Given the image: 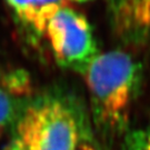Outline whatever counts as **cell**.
<instances>
[{
    "instance_id": "ba28073f",
    "label": "cell",
    "mask_w": 150,
    "mask_h": 150,
    "mask_svg": "<svg viewBox=\"0 0 150 150\" xmlns=\"http://www.w3.org/2000/svg\"><path fill=\"white\" fill-rule=\"evenodd\" d=\"M76 150H97V149L90 141L85 140V139H80V141H79V144L77 146Z\"/></svg>"
},
{
    "instance_id": "9c48e42d",
    "label": "cell",
    "mask_w": 150,
    "mask_h": 150,
    "mask_svg": "<svg viewBox=\"0 0 150 150\" xmlns=\"http://www.w3.org/2000/svg\"><path fill=\"white\" fill-rule=\"evenodd\" d=\"M4 150H23V149H22V147L17 141L12 140V142H11L10 145L8 146V147H6Z\"/></svg>"
},
{
    "instance_id": "30bf717a",
    "label": "cell",
    "mask_w": 150,
    "mask_h": 150,
    "mask_svg": "<svg viewBox=\"0 0 150 150\" xmlns=\"http://www.w3.org/2000/svg\"><path fill=\"white\" fill-rule=\"evenodd\" d=\"M70 1H75V2H86V1H89V0H70Z\"/></svg>"
},
{
    "instance_id": "8992f818",
    "label": "cell",
    "mask_w": 150,
    "mask_h": 150,
    "mask_svg": "<svg viewBox=\"0 0 150 150\" xmlns=\"http://www.w3.org/2000/svg\"><path fill=\"white\" fill-rule=\"evenodd\" d=\"M15 16L35 33L45 35V30L54 16L62 8L66 0H6Z\"/></svg>"
},
{
    "instance_id": "5b68a950",
    "label": "cell",
    "mask_w": 150,
    "mask_h": 150,
    "mask_svg": "<svg viewBox=\"0 0 150 150\" xmlns=\"http://www.w3.org/2000/svg\"><path fill=\"white\" fill-rule=\"evenodd\" d=\"M26 79L9 77L0 81V137L10 126H15L28 106Z\"/></svg>"
},
{
    "instance_id": "277c9868",
    "label": "cell",
    "mask_w": 150,
    "mask_h": 150,
    "mask_svg": "<svg viewBox=\"0 0 150 150\" xmlns=\"http://www.w3.org/2000/svg\"><path fill=\"white\" fill-rule=\"evenodd\" d=\"M109 23L115 36L140 46L150 36V0H107Z\"/></svg>"
},
{
    "instance_id": "3957f363",
    "label": "cell",
    "mask_w": 150,
    "mask_h": 150,
    "mask_svg": "<svg viewBox=\"0 0 150 150\" xmlns=\"http://www.w3.org/2000/svg\"><path fill=\"white\" fill-rule=\"evenodd\" d=\"M45 36L57 64L81 75L99 54L88 20L66 5L50 19Z\"/></svg>"
},
{
    "instance_id": "7a4b0ae2",
    "label": "cell",
    "mask_w": 150,
    "mask_h": 150,
    "mask_svg": "<svg viewBox=\"0 0 150 150\" xmlns=\"http://www.w3.org/2000/svg\"><path fill=\"white\" fill-rule=\"evenodd\" d=\"M15 126L23 150H76L80 141L75 109L57 97L30 101Z\"/></svg>"
},
{
    "instance_id": "6da1fadb",
    "label": "cell",
    "mask_w": 150,
    "mask_h": 150,
    "mask_svg": "<svg viewBox=\"0 0 150 150\" xmlns=\"http://www.w3.org/2000/svg\"><path fill=\"white\" fill-rule=\"evenodd\" d=\"M82 76L96 125L108 132L122 131L139 89V64L125 51L111 50L98 54Z\"/></svg>"
},
{
    "instance_id": "52a82bcc",
    "label": "cell",
    "mask_w": 150,
    "mask_h": 150,
    "mask_svg": "<svg viewBox=\"0 0 150 150\" xmlns=\"http://www.w3.org/2000/svg\"><path fill=\"white\" fill-rule=\"evenodd\" d=\"M123 150H150V123L129 131L125 137Z\"/></svg>"
}]
</instances>
